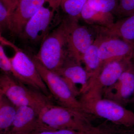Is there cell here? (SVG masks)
<instances>
[{
	"mask_svg": "<svg viewBox=\"0 0 134 134\" xmlns=\"http://www.w3.org/2000/svg\"><path fill=\"white\" fill-rule=\"evenodd\" d=\"M28 134H99L97 129L87 132H81L68 129L43 130L36 131Z\"/></svg>",
	"mask_w": 134,
	"mask_h": 134,
	"instance_id": "obj_24",
	"label": "cell"
},
{
	"mask_svg": "<svg viewBox=\"0 0 134 134\" xmlns=\"http://www.w3.org/2000/svg\"><path fill=\"white\" fill-rule=\"evenodd\" d=\"M119 0H87L86 3L91 8L104 13L115 14Z\"/></svg>",
	"mask_w": 134,
	"mask_h": 134,
	"instance_id": "obj_20",
	"label": "cell"
},
{
	"mask_svg": "<svg viewBox=\"0 0 134 134\" xmlns=\"http://www.w3.org/2000/svg\"><path fill=\"white\" fill-rule=\"evenodd\" d=\"M12 15L0 2V29L1 33L5 30H10Z\"/></svg>",
	"mask_w": 134,
	"mask_h": 134,
	"instance_id": "obj_23",
	"label": "cell"
},
{
	"mask_svg": "<svg viewBox=\"0 0 134 134\" xmlns=\"http://www.w3.org/2000/svg\"><path fill=\"white\" fill-rule=\"evenodd\" d=\"M93 27L98 35L119 38L134 43V14L120 19L108 27Z\"/></svg>",
	"mask_w": 134,
	"mask_h": 134,
	"instance_id": "obj_15",
	"label": "cell"
},
{
	"mask_svg": "<svg viewBox=\"0 0 134 134\" xmlns=\"http://www.w3.org/2000/svg\"><path fill=\"white\" fill-rule=\"evenodd\" d=\"M17 107L0 93V134H7L16 115Z\"/></svg>",
	"mask_w": 134,
	"mask_h": 134,
	"instance_id": "obj_18",
	"label": "cell"
},
{
	"mask_svg": "<svg viewBox=\"0 0 134 134\" xmlns=\"http://www.w3.org/2000/svg\"><path fill=\"white\" fill-rule=\"evenodd\" d=\"M107 134H134V129H127L123 132H116Z\"/></svg>",
	"mask_w": 134,
	"mask_h": 134,
	"instance_id": "obj_27",
	"label": "cell"
},
{
	"mask_svg": "<svg viewBox=\"0 0 134 134\" xmlns=\"http://www.w3.org/2000/svg\"><path fill=\"white\" fill-rule=\"evenodd\" d=\"M65 19L68 56L81 64L85 53L95 39L87 27L79 24V20L68 16Z\"/></svg>",
	"mask_w": 134,
	"mask_h": 134,
	"instance_id": "obj_9",
	"label": "cell"
},
{
	"mask_svg": "<svg viewBox=\"0 0 134 134\" xmlns=\"http://www.w3.org/2000/svg\"><path fill=\"white\" fill-rule=\"evenodd\" d=\"M100 40V36L97 35L93 43L85 53L82 59V62L84 64L85 69L90 77L89 83L98 75L103 66L99 55Z\"/></svg>",
	"mask_w": 134,
	"mask_h": 134,
	"instance_id": "obj_16",
	"label": "cell"
},
{
	"mask_svg": "<svg viewBox=\"0 0 134 134\" xmlns=\"http://www.w3.org/2000/svg\"><path fill=\"white\" fill-rule=\"evenodd\" d=\"M81 18L92 26L108 27L114 23L113 14L96 10L86 2L82 10Z\"/></svg>",
	"mask_w": 134,
	"mask_h": 134,
	"instance_id": "obj_17",
	"label": "cell"
},
{
	"mask_svg": "<svg viewBox=\"0 0 134 134\" xmlns=\"http://www.w3.org/2000/svg\"><path fill=\"white\" fill-rule=\"evenodd\" d=\"M85 112L126 128L134 127V112L115 101L104 98L80 99Z\"/></svg>",
	"mask_w": 134,
	"mask_h": 134,
	"instance_id": "obj_4",
	"label": "cell"
},
{
	"mask_svg": "<svg viewBox=\"0 0 134 134\" xmlns=\"http://www.w3.org/2000/svg\"><path fill=\"white\" fill-rule=\"evenodd\" d=\"M0 38L1 44L9 46L14 50V55L9 59L21 82L39 91L49 97L50 92L32 58L1 36Z\"/></svg>",
	"mask_w": 134,
	"mask_h": 134,
	"instance_id": "obj_6",
	"label": "cell"
},
{
	"mask_svg": "<svg viewBox=\"0 0 134 134\" xmlns=\"http://www.w3.org/2000/svg\"><path fill=\"white\" fill-rule=\"evenodd\" d=\"M129 103H131V104H133L134 105V90L133 96H132V98H131L130 100Z\"/></svg>",
	"mask_w": 134,
	"mask_h": 134,
	"instance_id": "obj_28",
	"label": "cell"
},
{
	"mask_svg": "<svg viewBox=\"0 0 134 134\" xmlns=\"http://www.w3.org/2000/svg\"><path fill=\"white\" fill-rule=\"evenodd\" d=\"M9 12L13 14L18 4V0H0Z\"/></svg>",
	"mask_w": 134,
	"mask_h": 134,
	"instance_id": "obj_25",
	"label": "cell"
},
{
	"mask_svg": "<svg viewBox=\"0 0 134 134\" xmlns=\"http://www.w3.org/2000/svg\"><path fill=\"white\" fill-rule=\"evenodd\" d=\"M134 58L113 60L103 65L98 75L90 82L81 98L89 99L103 97V91L117 81Z\"/></svg>",
	"mask_w": 134,
	"mask_h": 134,
	"instance_id": "obj_8",
	"label": "cell"
},
{
	"mask_svg": "<svg viewBox=\"0 0 134 134\" xmlns=\"http://www.w3.org/2000/svg\"><path fill=\"white\" fill-rule=\"evenodd\" d=\"M87 0H60V7L70 18L79 20Z\"/></svg>",
	"mask_w": 134,
	"mask_h": 134,
	"instance_id": "obj_19",
	"label": "cell"
},
{
	"mask_svg": "<svg viewBox=\"0 0 134 134\" xmlns=\"http://www.w3.org/2000/svg\"><path fill=\"white\" fill-rule=\"evenodd\" d=\"M68 56L65 19L46 36L38 52L32 57L47 69L55 72Z\"/></svg>",
	"mask_w": 134,
	"mask_h": 134,
	"instance_id": "obj_2",
	"label": "cell"
},
{
	"mask_svg": "<svg viewBox=\"0 0 134 134\" xmlns=\"http://www.w3.org/2000/svg\"><path fill=\"white\" fill-rule=\"evenodd\" d=\"M32 59L50 94L59 105L85 112L81 103L63 78L47 69L34 58Z\"/></svg>",
	"mask_w": 134,
	"mask_h": 134,
	"instance_id": "obj_7",
	"label": "cell"
},
{
	"mask_svg": "<svg viewBox=\"0 0 134 134\" xmlns=\"http://www.w3.org/2000/svg\"><path fill=\"white\" fill-rule=\"evenodd\" d=\"M0 68L3 73L9 75L21 82L20 77L14 69L10 60L6 55L1 44H0Z\"/></svg>",
	"mask_w": 134,
	"mask_h": 134,
	"instance_id": "obj_21",
	"label": "cell"
},
{
	"mask_svg": "<svg viewBox=\"0 0 134 134\" xmlns=\"http://www.w3.org/2000/svg\"><path fill=\"white\" fill-rule=\"evenodd\" d=\"M9 75L0 76V93H2L16 107H30L38 113L51 103L49 97L36 89L29 88Z\"/></svg>",
	"mask_w": 134,
	"mask_h": 134,
	"instance_id": "obj_3",
	"label": "cell"
},
{
	"mask_svg": "<svg viewBox=\"0 0 134 134\" xmlns=\"http://www.w3.org/2000/svg\"><path fill=\"white\" fill-rule=\"evenodd\" d=\"M46 2L54 9L58 10L60 7V0H46Z\"/></svg>",
	"mask_w": 134,
	"mask_h": 134,
	"instance_id": "obj_26",
	"label": "cell"
},
{
	"mask_svg": "<svg viewBox=\"0 0 134 134\" xmlns=\"http://www.w3.org/2000/svg\"><path fill=\"white\" fill-rule=\"evenodd\" d=\"M89 114L84 112L50 103L38 114L40 130L68 129L87 132L98 127L92 125Z\"/></svg>",
	"mask_w": 134,
	"mask_h": 134,
	"instance_id": "obj_1",
	"label": "cell"
},
{
	"mask_svg": "<svg viewBox=\"0 0 134 134\" xmlns=\"http://www.w3.org/2000/svg\"><path fill=\"white\" fill-rule=\"evenodd\" d=\"M55 73L63 78L76 97L83 93L88 85L90 77L85 69L68 56L62 66Z\"/></svg>",
	"mask_w": 134,
	"mask_h": 134,
	"instance_id": "obj_12",
	"label": "cell"
},
{
	"mask_svg": "<svg viewBox=\"0 0 134 134\" xmlns=\"http://www.w3.org/2000/svg\"><path fill=\"white\" fill-rule=\"evenodd\" d=\"M99 35L101 37L99 55L103 66L113 60L134 58V43L119 38Z\"/></svg>",
	"mask_w": 134,
	"mask_h": 134,
	"instance_id": "obj_11",
	"label": "cell"
},
{
	"mask_svg": "<svg viewBox=\"0 0 134 134\" xmlns=\"http://www.w3.org/2000/svg\"><path fill=\"white\" fill-rule=\"evenodd\" d=\"M46 0H18L11 18L9 31L19 36L27 22L44 5Z\"/></svg>",
	"mask_w": 134,
	"mask_h": 134,
	"instance_id": "obj_13",
	"label": "cell"
},
{
	"mask_svg": "<svg viewBox=\"0 0 134 134\" xmlns=\"http://www.w3.org/2000/svg\"><path fill=\"white\" fill-rule=\"evenodd\" d=\"M44 5L27 22L19 36L26 43L34 44L42 43L52 29L62 21L56 13L58 10L48 4L47 7Z\"/></svg>",
	"mask_w": 134,
	"mask_h": 134,
	"instance_id": "obj_5",
	"label": "cell"
},
{
	"mask_svg": "<svg viewBox=\"0 0 134 134\" xmlns=\"http://www.w3.org/2000/svg\"><path fill=\"white\" fill-rule=\"evenodd\" d=\"M38 116L30 107H17L14 120L7 134H28L39 131Z\"/></svg>",
	"mask_w": 134,
	"mask_h": 134,
	"instance_id": "obj_14",
	"label": "cell"
},
{
	"mask_svg": "<svg viewBox=\"0 0 134 134\" xmlns=\"http://www.w3.org/2000/svg\"><path fill=\"white\" fill-rule=\"evenodd\" d=\"M134 90V59L127 66L114 84L103 91V97L123 106L129 103Z\"/></svg>",
	"mask_w": 134,
	"mask_h": 134,
	"instance_id": "obj_10",
	"label": "cell"
},
{
	"mask_svg": "<svg viewBox=\"0 0 134 134\" xmlns=\"http://www.w3.org/2000/svg\"><path fill=\"white\" fill-rule=\"evenodd\" d=\"M134 14V0H119L115 15L124 18Z\"/></svg>",
	"mask_w": 134,
	"mask_h": 134,
	"instance_id": "obj_22",
	"label": "cell"
}]
</instances>
